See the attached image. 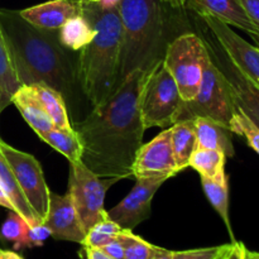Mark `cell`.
Returning <instances> with one entry per match:
<instances>
[{
    "label": "cell",
    "mask_w": 259,
    "mask_h": 259,
    "mask_svg": "<svg viewBox=\"0 0 259 259\" xmlns=\"http://www.w3.org/2000/svg\"><path fill=\"white\" fill-rule=\"evenodd\" d=\"M148 72L134 70L126 75L105 100L72 126L82 146L80 161L101 179L120 181L133 176L146 131L139 104Z\"/></svg>",
    "instance_id": "1"
},
{
    "label": "cell",
    "mask_w": 259,
    "mask_h": 259,
    "mask_svg": "<svg viewBox=\"0 0 259 259\" xmlns=\"http://www.w3.org/2000/svg\"><path fill=\"white\" fill-rule=\"evenodd\" d=\"M0 34L23 86L40 83L65 99L73 95L78 86L76 66L60 42L58 30L34 27L19 12L0 10Z\"/></svg>",
    "instance_id": "2"
},
{
    "label": "cell",
    "mask_w": 259,
    "mask_h": 259,
    "mask_svg": "<svg viewBox=\"0 0 259 259\" xmlns=\"http://www.w3.org/2000/svg\"><path fill=\"white\" fill-rule=\"evenodd\" d=\"M80 14L96 29V35L80 51L76 77L91 105L105 100L119 83L121 20L118 7L103 8L99 2L80 0Z\"/></svg>",
    "instance_id": "3"
},
{
    "label": "cell",
    "mask_w": 259,
    "mask_h": 259,
    "mask_svg": "<svg viewBox=\"0 0 259 259\" xmlns=\"http://www.w3.org/2000/svg\"><path fill=\"white\" fill-rule=\"evenodd\" d=\"M121 50L119 82L134 70H151L162 56L163 4L159 0H119Z\"/></svg>",
    "instance_id": "4"
},
{
    "label": "cell",
    "mask_w": 259,
    "mask_h": 259,
    "mask_svg": "<svg viewBox=\"0 0 259 259\" xmlns=\"http://www.w3.org/2000/svg\"><path fill=\"white\" fill-rule=\"evenodd\" d=\"M235 109L237 105L227 81L209 57L199 91L192 100L182 101L175 123L195 118H207L230 131V121Z\"/></svg>",
    "instance_id": "5"
},
{
    "label": "cell",
    "mask_w": 259,
    "mask_h": 259,
    "mask_svg": "<svg viewBox=\"0 0 259 259\" xmlns=\"http://www.w3.org/2000/svg\"><path fill=\"white\" fill-rule=\"evenodd\" d=\"M207 60L206 45L195 33L179 35L167 46L163 63L174 76L184 101L192 100L199 91Z\"/></svg>",
    "instance_id": "6"
},
{
    "label": "cell",
    "mask_w": 259,
    "mask_h": 259,
    "mask_svg": "<svg viewBox=\"0 0 259 259\" xmlns=\"http://www.w3.org/2000/svg\"><path fill=\"white\" fill-rule=\"evenodd\" d=\"M182 101L176 81L162 58L149 70L142 89L139 108L144 128L174 125Z\"/></svg>",
    "instance_id": "7"
},
{
    "label": "cell",
    "mask_w": 259,
    "mask_h": 259,
    "mask_svg": "<svg viewBox=\"0 0 259 259\" xmlns=\"http://www.w3.org/2000/svg\"><path fill=\"white\" fill-rule=\"evenodd\" d=\"M68 192L72 199L77 217L83 232L88 233L94 225L108 219V211L104 207L106 190L116 179H101L91 172L81 161L68 162Z\"/></svg>",
    "instance_id": "8"
},
{
    "label": "cell",
    "mask_w": 259,
    "mask_h": 259,
    "mask_svg": "<svg viewBox=\"0 0 259 259\" xmlns=\"http://www.w3.org/2000/svg\"><path fill=\"white\" fill-rule=\"evenodd\" d=\"M0 152L12 167L13 174L35 217L43 223L47 217L51 190L46 184L40 163L32 154L15 149L14 147L5 143L2 138Z\"/></svg>",
    "instance_id": "9"
},
{
    "label": "cell",
    "mask_w": 259,
    "mask_h": 259,
    "mask_svg": "<svg viewBox=\"0 0 259 259\" xmlns=\"http://www.w3.org/2000/svg\"><path fill=\"white\" fill-rule=\"evenodd\" d=\"M204 37L201 38L206 45L210 60L227 81L235 105L244 110L250 119L259 125V86L232 62L211 33L207 34L206 29H204Z\"/></svg>",
    "instance_id": "10"
},
{
    "label": "cell",
    "mask_w": 259,
    "mask_h": 259,
    "mask_svg": "<svg viewBox=\"0 0 259 259\" xmlns=\"http://www.w3.org/2000/svg\"><path fill=\"white\" fill-rule=\"evenodd\" d=\"M197 14L232 62L259 86V48L257 46L250 45L230 28V25L225 24L218 18L209 14Z\"/></svg>",
    "instance_id": "11"
},
{
    "label": "cell",
    "mask_w": 259,
    "mask_h": 259,
    "mask_svg": "<svg viewBox=\"0 0 259 259\" xmlns=\"http://www.w3.org/2000/svg\"><path fill=\"white\" fill-rule=\"evenodd\" d=\"M171 141V126L164 129L149 143L142 144L133 163L136 179L168 180L179 174Z\"/></svg>",
    "instance_id": "12"
},
{
    "label": "cell",
    "mask_w": 259,
    "mask_h": 259,
    "mask_svg": "<svg viewBox=\"0 0 259 259\" xmlns=\"http://www.w3.org/2000/svg\"><path fill=\"white\" fill-rule=\"evenodd\" d=\"M163 182L164 180L161 179H137L136 186L128 196L109 210V219L121 229L133 230L151 217L152 200Z\"/></svg>",
    "instance_id": "13"
},
{
    "label": "cell",
    "mask_w": 259,
    "mask_h": 259,
    "mask_svg": "<svg viewBox=\"0 0 259 259\" xmlns=\"http://www.w3.org/2000/svg\"><path fill=\"white\" fill-rule=\"evenodd\" d=\"M43 224L50 230L51 237L56 240H67L83 244L86 233L81 227L80 219L68 191L65 195L50 192L47 217Z\"/></svg>",
    "instance_id": "14"
},
{
    "label": "cell",
    "mask_w": 259,
    "mask_h": 259,
    "mask_svg": "<svg viewBox=\"0 0 259 259\" xmlns=\"http://www.w3.org/2000/svg\"><path fill=\"white\" fill-rule=\"evenodd\" d=\"M187 7L200 14H209L224 22L244 30L257 43L259 48V32L248 17L239 0H191Z\"/></svg>",
    "instance_id": "15"
},
{
    "label": "cell",
    "mask_w": 259,
    "mask_h": 259,
    "mask_svg": "<svg viewBox=\"0 0 259 259\" xmlns=\"http://www.w3.org/2000/svg\"><path fill=\"white\" fill-rule=\"evenodd\" d=\"M19 14L34 27L58 30L68 19L80 15V7L70 0H52L20 10Z\"/></svg>",
    "instance_id": "16"
},
{
    "label": "cell",
    "mask_w": 259,
    "mask_h": 259,
    "mask_svg": "<svg viewBox=\"0 0 259 259\" xmlns=\"http://www.w3.org/2000/svg\"><path fill=\"white\" fill-rule=\"evenodd\" d=\"M12 104L17 106L23 119L37 136L55 128L50 115L46 113L32 86H22L13 96Z\"/></svg>",
    "instance_id": "17"
},
{
    "label": "cell",
    "mask_w": 259,
    "mask_h": 259,
    "mask_svg": "<svg viewBox=\"0 0 259 259\" xmlns=\"http://www.w3.org/2000/svg\"><path fill=\"white\" fill-rule=\"evenodd\" d=\"M197 147L222 151L227 157L234 156L232 132L222 124L207 118L194 119Z\"/></svg>",
    "instance_id": "18"
},
{
    "label": "cell",
    "mask_w": 259,
    "mask_h": 259,
    "mask_svg": "<svg viewBox=\"0 0 259 259\" xmlns=\"http://www.w3.org/2000/svg\"><path fill=\"white\" fill-rule=\"evenodd\" d=\"M0 185H2L4 191L7 192L8 197L12 201L15 212H18L30 227L42 223L35 217L34 211L30 207L28 200L25 199L17 179H15L14 174H13L12 167L9 166V163L4 158L2 152H0Z\"/></svg>",
    "instance_id": "19"
},
{
    "label": "cell",
    "mask_w": 259,
    "mask_h": 259,
    "mask_svg": "<svg viewBox=\"0 0 259 259\" xmlns=\"http://www.w3.org/2000/svg\"><path fill=\"white\" fill-rule=\"evenodd\" d=\"M171 141L175 161L177 168L181 172L189 167L190 158L197 148L194 119L177 121L171 125Z\"/></svg>",
    "instance_id": "20"
},
{
    "label": "cell",
    "mask_w": 259,
    "mask_h": 259,
    "mask_svg": "<svg viewBox=\"0 0 259 259\" xmlns=\"http://www.w3.org/2000/svg\"><path fill=\"white\" fill-rule=\"evenodd\" d=\"M201 185L207 200L224 222L225 227L229 232L232 243L237 242L229 218V179H228L227 174L218 177V179L201 177Z\"/></svg>",
    "instance_id": "21"
},
{
    "label": "cell",
    "mask_w": 259,
    "mask_h": 259,
    "mask_svg": "<svg viewBox=\"0 0 259 259\" xmlns=\"http://www.w3.org/2000/svg\"><path fill=\"white\" fill-rule=\"evenodd\" d=\"M95 35L96 29L81 14L68 19L58 29L60 42L63 47L71 51H81L93 40Z\"/></svg>",
    "instance_id": "22"
},
{
    "label": "cell",
    "mask_w": 259,
    "mask_h": 259,
    "mask_svg": "<svg viewBox=\"0 0 259 259\" xmlns=\"http://www.w3.org/2000/svg\"><path fill=\"white\" fill-rule=\"evenodd\" d=\"M38 100L42 104L46 113L50 115L51 120L53 121L55 128L60 129H72V125L68 119L67 109H66L65 98L62 94L58 93L55 89L47 85H32Z\"/></svg>",
    "instance_id": "23"
},
{
    "label": "cell",
    "mask_w": 259,
    "mask_h": 259,
    "mask_svg": "<svg viewBox=\"0 0 259 259\" xmlns=\"http://www.w3.org/2000/svg\"><path fill=\"white\" fill-rule=\"evenodd\" d=\"M8 48L0 34V115L12 104L13 96L22 88Z\"/></svg>",
    "instance_id": "24"
},
{
    "label": "cell",
    "mask_w": 259,
    "mask_h": 259,
    "mask_svg": "<svg viewBox=\"0 0 259 259\" xmlns=\"http://www.w3.org/2000/svg\"><path fill=\"white\" fill-rule=\"evenodd\" d=\"M38 137L58 153L63 154L68 159V162H78L81 159L82 146L73 128H53L46 133L39 134Z\"/></svg>",
    "instance_id": "25"
},
{
    "label": "cell",
    "mask_w": 259,
    "mask_h": 259,
    "mask_svg": "<svg viewBox=\"0 0 259 259\" xmlns=\"http://www.w3.org/2000/svg\"><path fill=\"white\" fill-rule=\"evenodd\" d=\"M227 156L222 151L197 147L190 158L189 166L199 172L200 177L218 179L225 175Z\"/></svg>",
    "instance_id": "26"
},
{
    "label": "cell",
    "mask_w": 259,
    "mask_h": 259,
    "mask_svg": "<svg viewBox=\"0 0 259 259\" xmlns=\"http://www.w3.org/2000/svg\"><path fill=\"white\" fill-rule=\"evenodd\" d=\"M29 227L30 225L18 212L10 211L4 224L2 225L0 234L5 240L14 243L15 249L25 247L29 248V242H28Z\"/></svg>",
    "instance_id": "27"
},
{
    "label": "cell",
    "mask_w": 259,
    "mask_h": 259,
    "mask_svg": "<svg viewBox=\"0 0 259 259\" xmlns=\"http://www.w3.org/2000/svg\"><path fill=\"white\" fill-rule=\"evenodd\" d=\"M230 132L244 137L248 146L259 154V125L239 106H237L230 121Z\"/></svg>",
    "instance_id": "28"
},
{
    "label": "cell",
    "mask_w": 259,
    "mask_h": 259,
    "mask_svg": "<svg viewBox=\"0 0 259 259\" xmlns=\"http://www.w3.org/2000/svg\"><path fill=\"white\" fill-rule=\"evenodd\" d=\"M119 239L123 243L124 259H151L158 248L133 234L132 230L123 229Z\"/></svg>",
    "instance_id": "29"
},
{
    "label": "cell",
    "mask_w": 259,
    "mask_h": 259,
    "mask_svg": "<svg viewBox=\"0 0 259 259\" xmlns=\"http://www.w3.org/2000/svg\"><path fill=\"white\" fill-rule=\"evenodd\" d=\"M123 232L120 227L115 222L108 219L98 223L94 225L88 233H86L85 240H83V247L101 248L108 244L110 240L115 239L120 233Z\"/></svg>",
    "instance_id": "30"
},
{
    "label": "cell",
    "mask_w": 259,
    "mask_h": 259,
    "mask_svg": "<svg viewBox=\"0 0 259 259\" xmlns=\"http://www.w3.org/2000/svg\"><path fill=\"white\" fill-rule=\"evenodd\" d=\"M230 244L218 245V247L201 248V249L182 250L174 252L172 259H222L229 249Z\"/></svg>",
    "instance_id": "31"
},
{
    "label": "cell",
    "mask_w": 259,
    "mask_h": 259,
    "mask_svg": "<svg viewBox=\"0 0 259 259\" xmlns=\"http://www.w3.org/2000/svg\"><path fill=\"white\" fill-rule=\"evenodd\" d=\"M48 237H51L50 230L46 228V225L43 223L37 225H33L29 227V233H28V242H29V248L30 247H42L45 240Z\"/></svg>",
    "instance_id": "32"
},
{
    "label": "cell",
    "mask_w": 259,
    "mask_h": 259,
    "mask_svg": "<svg viewBox=\"0 0 259 259\" xmlns=\"http://www.w3.org/2000/svg\"><path fill=\"white\" fill-rule=\"evenodd\" d=\"M100 249L104 250L106 254L110 255L113 259H124V247L121 240L119 239V235L115 238V239L110 240L108 244L101 247Z\"/></svg>",
    "instance_id": "33"
},
{
    "label": "cell",
    "mask_w": 259,
    "mask_h": 259,
    "mask_svg": "<svg viewBox=\"0 0 259 259\" xmlns=\"http://www.w3.org/2000/svg\"><path fill=\"white\" fill-rule=\"evenodd\" d=\"M259 32V0H239Z\"/></svg>",
    "instance_id": "34"
},
{
    "label": "cell",
    "mask_w": 259,
    "mask_h": 259,
    "mask_svg": "<svg viewBox=\"0 0 259 259\" xmlns=\"http://www.w3.org/2000/svg\"><path fill=\"white\" fill-rule=\"evenodd\" d=\"M245 249L247 248H245V245L243 243H232L223 259H245Z\"/></svg>",
    "instance_id": "35"
},
{
    "label": "cell",
    "mask_w": 259,
    "mask_h": 259,
    "mask_svg": "<svg viewBox=\"0 0 259 259\" xmlns=\"http://www.w3.org/2000/svg\"><path fill=\"white\" fill-rule=\"evenodd\" d=\"M85 250L86 259H113L110 255L106 254L104 250L100 248H93V247H83Z\"/></svg>",
    "instance_id": "36"
},
{
    "label": "cell",
    "mask_w": 259,
    "mask_h": 259,
    "mask_svg": "<svg viewBox=\"0 0 259 259\" xmlns=\"http://www.w3.org/2000/svg\"><path fill=\"white\" fill-rule=\"evenodd\" d=\"M162 4L167 5L168 8H174V9H182L189 5L191 0H159Z\"/></svg>",
    "instance_id": "37"
},
{
    "label": "cell",
    "mask_w": 259,
    "mask_h": 259,
    "mask_svg": "<svg viewBox=\"0 0 259 259\" xmlns=\"http://www.w3.org/2000/svg\"><path fill=\"white\" fill-rule=\"evenodd\" d=\"M0 206L5 207V209H8L9 211H15L14 206H13L12 201H10V199L8 197L7 192L4 191V189H3V186L0 185Z\"/></svg>",
    "instance_id": "38"
},
{
    "label": "cell",
    "mask_w": 259,
    "mask_h": 259,
    "mask_svg": "<svg viewBox=\"0 0 259 259\" xmlns=\"http://www.w3.org/2000/svg\"><path fill=\"white\" fill-rule=\"evenodd\" d=\"M172 257H174V250L163 249V248L158 247L151 259H172Z\"/></svg>",
    "instance_id": "39"
},
{
    "label": "cell",
    "mask_w": 259,
    "mask_h": 259,
    "mask_svg": "<svg viewBox=\"0 0 259 259\" xmlns=\"http://www.w3.org/2000/svg\"><path fill=\"white\" fill-rule=\"evenodd\" d=\"M0 259H23L18 253L12 252V250L0 249Z\"/></svg>",
    "instance_id": "40"
},
{
    "label": "cell",
    "mask_w": 259,
    "mask_h": 259,
    "mask_svg": "<svg viewBox=\"0 0 259 259\" xmlns=\"http://www.w3.org/2000/svg\"><path fill=\"white\" fill-rule=\"evenodd\" d=\"M245 259H259V253L245 249Z\"/></svg>",
    "instance_id": "41"
},
{
    "label": "cell",
    "mask_w": 259,
    "mask_h": 259,
    "mask_svg": "<svg viewBox=\"0 0 259 259\" xmlns=\"http://www.w3.org/2000/svg\"><path fill=\"white\" fill-rule=\"evenodd\" d=\"M88 2H99V0H88Z\"/></svg>",
    "instance_id": "42"
},
{
    "label": "cell",
    "mask_w": 259,
    "mask_h": 259,
    "mask_svg": "<svg viewBox=\"0 0 259 259\" xmlns=\"http://www.w3.org/2000/svg\"><path fill=\"white\" fill-rule=\"evenodd\" d=\"M223 258H224V257H223ZM223 258H222V259H223Z\"/></svg>",
    "instance_id": "43"
}]
</instances>
